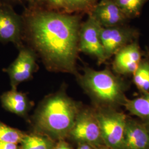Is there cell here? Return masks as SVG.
Masks as SVG:
<instances>
[{
	"label": "cell",
	"mask_w": 149,
	"mask_h": 149,
	"mask_svg": "<svg viewBox=\"0 0 149 149\" xmlns=\"http://www.w3.org/2000/svg\"><path fill=\"white\" fill-rule=\"evenodd\" d=\"M33 47L52 69L74 72L79 51L80 17L33 8L23 19Z\"/></svg>",
	"instance_id": "6da1fadb"
},
{
	"label": "cell",
	"mask_w": 149,
	"mask_h": 149,
	"mask_svg": "<svg viewBox=\"0 0 149 149\" xmlns=\"http://www.w3.org/2000/svg\"><path fill=\"white\" fill-rule=\"evenodd\" d=\"M78 104L64 94L58 93L43 102L36 116L38 130L56 139L69 134L80 112Z\"/></svg>",
	"instance_id": "7a4b0ae2"
},
{
	"label": "cell",
	"mask_w": 149,
	"mask_h": 149,
	"mask_svg": "<svg viewBox=\"0 0 149 149\" xmlns=\"http://www.w3.org/2000/svg\"><path fill=\"white\" fill-rule=\"evenodd\" d=\"M80 81L98 108L118 109L124 106L128 99L125 96L126 82L120 75L108 69L97 71L86 68Z\"/></svg>",
	"instance_id": "3957f363"
},
{
	"label": "cell",
	"mask_w": 149,
	"mask_h": 149,
	"mask_svg": "<svg viewBox=\"0 0 149 149\" xmlns=\"http://www.w3.org/2000/svg\"><path fill=\"white\" fill-rule=\"evenodd\" d=\"M95 112L104 145L111 149H123L127 115L111 108H98Z\"/></svg>",
	"instance_id": "277c9868"
},
{
	"label": "cell",
	"mask_w": 149,
	"mask_h": 149,
	"mask_svg": "<svg viewBox=\"0 0 149 149\" xmlns=\"http://www.w3.org/2000/svg\"><path fill=\"white\" fill-rule=\"evenodd\" d=\"M69 134L75 141L93 148L104 145L95 112L89 109L80 110Z\"/></svg>",
	"instance_id": "5b68a950"
},
{
	"label": "cell",
	"mask_w": 149,
	"mask_h": 149,
	"mask_svg": "<svg viewBox=\"0 0 149 149\" xmlns=\"http://www.w3.org/2000/svg\"><path fill=\"white\" fill-rule=\"evenodd\" d=\"M101 28L100 24L89 16L81 24L79 41V51L95 58L99 65L107 60L100 36Z\"/></svg>",
	"instance_id": "8992f818"
},
{
	"label": "cell",
	"mask_w": 149,
	"mask_h": 149,
	"mask_svg": "<svg viewBox=\"0 0 149 149\" xmlns=\"http://www.w3.org/2000/svg\"><path fill=\"white\" fill-rule=\"evenodd\" d=\"M137 31L125 25L116 27H102L100 36L107 60L129 44L136 40Z\"/></svg>",
	"instance_id": "52a82bcc"
},
{
	"label": "cell",
	"mask_w": 149,
	"mask_h": 149,
	"mask_svg": "<svg viewBox=\"0 0 149 149\" xmlns=\"http://www.w3.org/2000/svg\"><path fill=\"white\" fill-rule=\"evenodd\" d=\"M23 21L10 6L0 3V42L19 44Z\"/></svg>",
	"instance_id": "ba28073f"
},
{
	"label": "cell",
	"mask_w": 149,
	"mask_h": 149,
	"mask_svg": "<svg viewBox=\"0 0 149 149\" xmlns=\"http://www.w3.org/2000/svg\"><path fill=\"white\" fill-rule=\"evenodd\" d=\"M36 67V55L27 48L21 49L16 60L6 69L10 76L12 89L18 85L29 79Z\"/></svg>",
	"instance_id": "9c48e42d"
},
{
	"label": "cell",
	"mask_w": 149,
	"mask_h": 149,
	"mask_svg": "<svg viewBox=\"0 0 149 149\" xmlns=\"http://www.w3.org/2000/svg\"><path fill=\"white\" fill-rule=\"evenodd\" d=\"M140 48L136 40L125 46L114 55L113 69L119 75L133 74L142 61Z\"/></svg>",
	"instance_id": "30bf717a"
},
{
	"label": "cell",
	"mask_w": 149,
	"mask_h": 149,
	"mask_svg": "<svg viewBox=\"0 0 149 149\" xmlns=\"http://www.w3.org/2000/svg\"><path fill=\"white\" fill-rule=\"evenodd\" d=\"M89 16L104 28L124 25L128 19L113 0H101L89 13Z\"/></svg>",
	"instance_id": "8fae6325"
},
{
	"label": "cell",
	"mask_w": 149,
	"mask_h": 149,
	"mask_svg": "<svg viewBox=\"0 0 149 149\" xmlns=\"http://www.w3.org/2000/svg\"><path fill=\"white\" fill-rule=\"evenodd\" d=\"M123 149H149V134L144 123L128 118Z\"/></svg>",
	"instance_id": "7c38bea8"
},
{
	"label": "cell",
	"mask_w": 149,
	"mask_h": 149,
	"mask_svg": "<svg viewBox=\"0 0 149 149\" xmlns=\"http://www.w3.org/2000/svg\"><path fill=\"white\" fill-rule=\"evenodd\" d=\"M1 100L5 109L19 116H25L30 108L27 96L16 89L4 93L1 96Z\"/></svg>",
	"instance_id": "4fadbf2b"
},
{
	"label": "cell",
	"mask_w": 149,
	"mask_h": 149,
	"mask_svg": "<svg viewBox=\"0 0 149 149\" xmlns=\"http://www.w3.org/2000/svg\"><path fill=\"white\" fill-rule=\"evenodd\" d=\"M124 107L131 114L149 122V93L134 99H127Z\"/></svg>",
	"instance_id": "5bb4252c"
},
{
	"label": "cell",
	"mask_w": 149,
	"mask_h": 149,
	"mask_svg": "<svg viewBox=\"0 0 149 149\" xmlns=\"http://www.w3.org/2000/svg\"><path fill=\"white\" fill-rule=\"evenodd\" d=\"M21 144V149H54L55 146L52 139L38 134H26Z\"/></svg>",
	"instance_id": "9a60e30c"
},
{
	"label": "cell",
	"mask_w": 149,
	"mask_h": 149,
	"mask_svg": "<svg viewBox=\"0 0 149 149\" xmlns=\"http://www.w3.org/2000/svg\"><path fill=\"white\" fill-rule=\"evenodd\" d=\"M133 76L138 90L142 94L149 93V61L142 60Z\"/></svg>",
	"instance_id": "2e32d148"
},
{
	"label": "cell",
	"mask_w": 149,
	"mask_h": 149,
	"mask_svg": "<svg viewBox=\"0 0 149 149\" xmlns=\"http://www.w3.org/2000/svg\"><path fill=\"white\" fill-rule=\"evenodd\" d=\"M129 18L139 16L148 0H113Z\"/></svg>",
	"instance_id": "e0dca14e"
},
{
	"label": "cell",
	"mask_w": 149,
	"mask_h": 149,
	"mask_svg": "<svg viewBox=\"0 0 149 149\" xmlns=\"http://www.w3.org/2000/svg\"><path fill=\"white\" fill-rule=\"evenodd\" d=\"M98 0H63V10L67 13H90L97 4Z\"/></svg>",
	"instance_id": "ac0fdd59"
},
{
	"label": "cell",
	"mask_w": 149,
	"mask_h": 149,
	"mask_svg": "<svg viewBox=\"0 0 149 149\" xmlns=\"http://www.w3.org/2000/svg\"><path fill=\"white\" fill-rule=\"evenodd\" d=\"M25 135L19 130L0 122V142L1 143H21Z\"/></svg>",
	"instance_id": "d6986e66"
},
{
	"label": "cell",
	"mask_w": 149,
	"mask_h": 149,
	"mask_svg": "<svg viewBox=\"0 0 149 149\" xmlns=\"http://www.w3.org/2000/svg\"><path fill=\"white\" fill-rule=\"evenodd\" d=\"M47 2L49 6L54 10L59 11V10H63V0H47Z\"/></svg>",
	"instance_id": "ffe728a7"
},
{
	"label": "cell",
	"mask_w": 149,
	"mask_h": 149,
	"mask_svg": "<svg viewBox=\"0 0 149 149\" xmlns=\"http://www.w3.org/2000/svg\"><path fill=\"white\" fill-rule=\"evenodd\" d=\"M0 149H18V146L17 144L0 142Z\"/></svg>",
	"instance_id": "44dd1931"
},
{
	"label": "cell",
	"mask_w": 149,
	"mask_h": 149,
	"mask_svg": "<svg viewBox=\"0 0 149 149\" xmlns=\"http://www.w3.org/2000/svg\"><path fill=\"white\" fill-rule=\"evenodd\" d=\"M33 8H38L43 3L47 2V0H28Z\"/></svg>",
	"instance_id": "7402d4cb"
},
{
	"label": "cell",
	"mask_w": 149,
	"mask_h": 149,
	"mask_svg": "<svg viewBox=\"0 0 149 149\" xmlns=\"http://www.w3.org/2000/svg\"><path fill=\"white\" fill-rule=\"evenodd\" d=\"M54 149H71L69 146L64 141H60L56 146H54Z\"/></svg>",
	"instance_id": "603a6c76"
},
{
	"label": "cell",
	"mask_w": 149,
	"mask_h": 149,
	"mask_svg": "<svg viewBox=\"0 0 149 149\" xmlns=\"http://www.w3.org/2000/svg\"><path fill=\"white\" fill-rule=\"evenodd\" d=\"M77 149H93V148L88 144L79 143V145Z\"/></svg>",
	"instance_id": "cb8c5ba5"
},
{
	"label": "cell",
	"mask_w": 149,
	"mask_h": 149,
	"mask_svg": "<svg viewBox=\"0 0 149 149\" xmlns=\"http://www.w3.org/2000/svg\"><path fill=\"white\" fill-rule=\"evenodd\" d=\"M93 149H110V148H109L108 147H107L106 146V145H101V146H98V147H96V148H94Z\"/></svg>",
	"instance_id": "d4e9b609"
},
{
	"label": "cell",
	"mask_w": 149,
	"mask_h": 149,
	"mask_svg": "<svg viewBox=\"0 0 149 149\" xmlns=\"http://www.w3.org/2000/svg\"><path fill=\"white\" fill-rule=\"evenodd\" d=\"M144 124L145 127L146 128V129H147V130H148V132L149 134V122H144Z\"/></svg>",
	"instance_id": "484cf974"
},
{
	"label": "cell",
	"mask_w": 149,
	"mask_h": 149,
	"mask_svg": "<svg viewBox=\"0 0 149 149\" xmlns=\"http://www.w3.org/2000/svg\"><path fill=\"white\" fill-rule=\"evenodd\" d=\"M9 1H12V2H21L22 0H7Z\"/></svg>",
	"instance_id": "4316f807"
}]
</instances>
